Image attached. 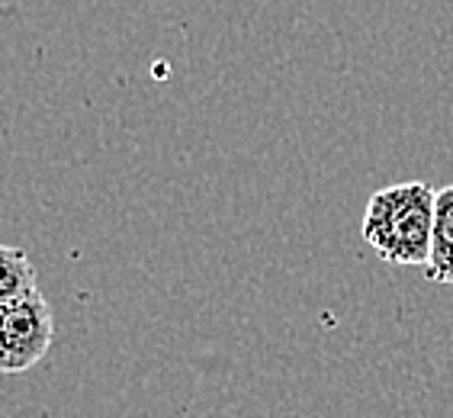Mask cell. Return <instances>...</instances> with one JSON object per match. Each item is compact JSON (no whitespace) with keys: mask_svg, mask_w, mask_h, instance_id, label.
<instances>
[{"mask_svg":"<svg viewBox=\"0 0 453 418\" xmlns=\"http://www.w3.org/2000/svg\"><path fill=\"white\" fill-rule=\"evenodd\" d=\"M425 274L434 283L453 287V183L437 190L434 232H431V254H427Z\"/></svg>","mask_w":453,"mask_h":418,"instance_id":"obj_3","label":"cell"},{"mask_svg":"<svg viewBox=\"0 0 453 418\" xmlns=\"http://www.w3.org/2000/svg\"><path fill=\"white\" fill-rule=\"evenodd\" d=\"M55 338L52 306L39 290L0 303V374H23L49 354Z\"/></svg>","mask_w":453,"mask_h":418,"instance_id":"obj_2","label":"cell"},{"mask_svg":"<svg viewBox=\"0 0 453 418\" xmlns=\"http://www.w3.org/2000/svg\"><path fill=\"white\" fill-rule=\"evenodd\" d=\"M437 190L425 181H405L376 190L364 213V242L386 264H427L434 232Z\"/></svg>","mask_w":453,"mask_h":418,"instance_id":"obj_1","label":"cell"},{"mask_svg":"<svg viewBox=\"0 0 453 418\" xmlns=\"http://www.w3.org/2000/svg\"><path fill=\"white\" fill-rule=\"evenodd\" d=\"M35 287V264L23 248L0 244V303L19 299L33 293Z\"/></svg>","mask_w":453,"mask_h":418,"instance_id":"obj_4","label":"cell"}]
</instances>
